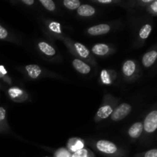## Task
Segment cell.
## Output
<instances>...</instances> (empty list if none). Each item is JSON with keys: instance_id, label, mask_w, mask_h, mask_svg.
<instances>
[{"instance_id": "obj_14", "label": "cell", "mask_w": 157, "mask_h": 157, "mask_svg": "<svg viewBox=\"0 0 157 157\" xmlns=\"http://www.w3.org/2000/svg\"><path fill=\"white\" fill-rule=\"evenodd\" d=\"M144 130L143 122H136L128 130V135L132 139H137L141 136Z\"/></svg>"}, {"instance_id": "obj_4", "label": "cell", "mask_w": 157, "mask_h": 157, "mask_svg": "<svg viewBox=\"0 0 157 157\" xmlns=\"http://www.w3.org/2000/svg\"><path fill=\"white\" fill-rule=\"evenodd\" d=\"M132 110V107L127 103H122L118 104L110 115V120L114 122L122 121L125 117H127Z\"/></svg>"}, {"instance_id": "obj_19", "label": "cell", "mask_w": 157, "mask_h": 157, "mask_svg": "<svg viewBox=\"0 0 157 157\" xmlns=\"http://www.w3.org/2000/svg\"><path fill=\"white\" fill-rule=\"evenodd\" d=\"M71 157H95V154L88 148H84L72 153Z\"/></svg>"}, {"instance_id": "obj_7", "label": "cell", "mask_w": 157, "mask_h": 157, "mask_svg": "<svg viewBox=\"0 0 157 157\" xmlns=\"http://www.w3.org/2000/svg\"><path fill=\"white\" fill-rule=\"evenodd\" d=\"M91 52L94 55L99 57L107 56L114 52V49L112 48L109 44L104 43H98L92 47Z\"/></svg>"}, {"instance_id": "obj_28", "label": "cell", "mask_w": 157, "mask_h": 157, "mask_svg": "<svg viewBox=\"0 0 157 157\" xmlns=\"http://www.w3.org/2000/svg\"><path fill=\"white\" fill-rule=\"evenodd\" d=\"M150 8L153 12L157 13V1H153L150 6Z\"/></svg>"}, {"instance_id": "obj_23", "label": "cell", "mask_w": 157, "mask_h": 157, "mask_svg": "<svg viewBox=\"0 0 157 157\" xmlns=\"http://www.w3.org/2000/svg\"><path fill=\"white\" fill-rule=\"evenodd\" d=\"M71 154L66 147H61L55 150L53 157H71Z\"/></svg>"}, {"instance_id": "obj_10", "label": "cell", "mask_w": 157, "mask_h": 157, "mask_svg": "<svg viewBox=\"0 0 157 157\" xmlns=\"http://www.w3.org/2000/svg\"><path fill=\"white\" fill-rule=\"evenodd\" d=\"M136 64L133 60H127L122 66V73L126 79H130L136 74Z\"/></svg>"}, {"instance_id": "obj_22", "label": "cell", "mask_w": 157, "mask_h": 157, "mask_svg": "<svg viewBox=\"0 0 157 157\" xmlns=\"http://www.w3.org/2000/svg\"><path fill=\"white\" fill-rule=\"evenodd\" d=\"M39 2L49 12H55L56 9V5L52 0H39Z\"/></svg>"}, {"instance_id": "obj_13", "label": "cell", "mask_w": 157, "mask_h": 157, "mask_svg": "<svg viewBox=\"0 0 157 157\" xmlns=\"http://www.w3.org/2000/svg\"><path fill=\"white\" fill-rule=\"evenodd\" d=\"M38 48L43 55L48 57H53L56 55L55 48L46 41H39L38 43Z\"/></svg>"}, {"instance_id": "obj_15", "label": "cell", "mask_w": 157, "mask_h": 157, "mask_svg": "<svg viewBox=\"0 0 157 157\" xmlns=\"http://www.w3.org/2000/svg\"><path fill=\"white\" fill-rule=\"evenodd\" d=\"M117 77V73L112 70H103L101 73V82L104 85H110Z\"/></svg>"}, {"instance_id": "obj_26", "label": "cell", "mask_w": 157, "mask_h": 157, "mask_svg": "<svg viewBox=\"0 0 157 157\" xmlns=\"http://www.w3.org/2000/svg\"><path fill=\"white\" fill-rule=\"evenodd\" d=\"M94 3H99V4L103 5H107V4H112V3H118L119 1H116V0H95V1H92Z\"/></svg>"}, {"instance_id": "obj_8", "label": "cell", "mask_w": 157, "mask_h": 157, "mask_svg": "<svg viewBox=\"0 0 157 157\" xmlns=\"http://www.w3.org/2000/svg\"><path fill=\"white\" fill-rule=\"evenodd\" d=\"M110 29H111V27L110 25L102 23V24L95 25L88 28L87 32L88 35H91V36H98V35H105V34L108 33Z\"/></svg>"}, {"instance_id": "obj_29", "label": "cell", "mask_w": 157, "mask_h": 157, "mask_svg": "<svg viewBox=\"0 0 157 157\" xmlns=\"http://www.w3.org/2000/svg\"><path fill=\"white\" fill-rule=\"evenodd\" d=\"M21 2L24 3V4L27 5V6H32L35 3L34 0H21Z\"/></svg>"}, {"instance_id": "obj_24", "label": "cell", "mask_w": 157, "mask_h": 157, "mask_svg": "<svg viewBox=\"0 0 157 157\" xmlns=\"http://www.w3.org/2000/svg\"><path fill=\"white\" fill-rule=\"evenodd\" d=\"M136 157H157V149H153L143 153L140 156H136Z\"/></svg>"}, {"instance_id": "obj_21", "label": "cell", "mask_w": 157, "mask_h": 157, "mask_svg": "<svg viewBox=\"0 0 157 157\" xmlns=\"http://www.w3.org/2000/svg\"><path fill=\"white\" fill-rule=\"evenodd\" d=\"M152 31V26L149 24H146L140 29L139 32V37L141 39H147L150 35Z\"/></svg>"}, {"instance_id": "obj_3", "label": "cell", "mask_w": 157, "mask_h": 157, "mask_svg": "<svg viewBox=\"0 0 157 157\" xmlns=\"http://www.w3.org/2000/svg\"><path fill=\"white\" fill-rule=\"evenodd\" d=\"M119 100L110 94H104L101 105L94 116V121L99 123L110 117L111 113L118 105Z\"/></svg>"}, {"instance_id": "obj_2", "label": "cell", "mask_w": 157, "mask_h": 157, "mask_svg": "<svg viewBox=\"0 0 157 157\" xmlns=\"http://www.w3.org/2000/svg\"><path fill=\"white\" fill-rule=\"evenodd\" d=\"M92 145L98 153L106 157H124L126 156V152L124 149L110 140H99L95 141Z\"/></svg>"}, {"instance_id": "obj_11", "label": "cell", "mask_w": 157, "mask_h": 157, "mask_svg": "<svg viewBox=\"0 0 157 157\" xmlns=\"http://www.w3.org/2000/svg\"><path fill=\"white\" fill-rule=\"evenodd\" d=\"M72 65L77 71L82 75H88L91 71V67L87 62L79 58H75L72 61Z\"/></svg>"}, {"instance_id": "obj_12", "label": "cell", "mask_w": 157, "mask_h": 157, "mask_svg": "<svg viewBox=\"0 0 157 157\" xmlns=\"http://www.w3.org/2000/svg\"><path fill=\"white\" fill-rule=\"evenodd\" d=\"M25 71L28 76L32 80H36L41 76L42 70L37 64H29L25 67Z\"/></svg>"}, {"instance_id": "obj_30", "label": "cell", "mask_w": 157, "mask_h": 157, "mask_svg": "<svg viewBox=\"0 0 157 157\" xmlns=\"http://www.w3.org/2000/svg\"><path fill=\"white\" fill-rule=\"evenodd\" d=\"M0 73H1L2 75H4V76H6V75H7V71L6 70L4 66L0 65Z\"/></svg>"}, {"instance_id": "obj_1", "label": "cell", "mask_w": 157, "mask_h": 157, "mask_svg": "<svg viewBox=\"0 0 157 157\" xmlns=\"http://www.w3.org/2000/svg\"><path fill=\"white\" fill-rule=\"evenodd\" d=\"M61 39L64 41V44L74 55L78 57L79 59L82 61H86L87 63H90L93 66L97 65L94 57L92 55L91 52L84 44L73 41L69 38H61Z\"/></svg>"}, {"instance_id": "obj_16", "label": "cell", "mask_w": 157, "mask_h": 157, "mask_svg": "<svg viewBox=\"0 0 157 157\" xmlns=\"http://www.w3.org/2000/svg\"><path fill=\"white\" fill-rule=\"evenodd\" d=\"M77 13L81 17H91L95 15L96 9L90 5L83 4L77 9Z\"/></svg>"}, {"instance_id": "obj_25", "label": "cell", "mask_w": 157, "mask_h": 157, "mask_svg": "<svg viewBox=\"0 0 157 157\" xmlns=\"http://www.w3.org/2000/svg\"><path fill=\"white\" fill-rule=\"evenodd\" d=\"M9 37V32L0 25V39H6Z\"/></svg>"}, {"instance_id": "obj_5", "label": "cell", "mask_w": 157, "mask_h": 157, "mask_svg": "<svg viewBox=\"0 0 157 157\" xmlns=\"http://www.w3.org/2000/svg\"><path fill=\"white\" fill-rule=\"evenodd\" d=\"M144 130L147 133H152L157 129V110H153L148 113L144 121Z\"/></svg>"}, {"instance_id": "obj_32", "label": "cell", "mask_w": 157, "mask_h": 157, "mask_svg": "<svg viewBox=\"0 0 157 157\" xmlns=\"http://www.w3.org/2000/svg\"><path fill=\"white\" fill-rule=\"evenodd\" d=\"M44 157H50V156H44Z\"/></svg>"}, {"instance_id": "obj_17", "label": "cell", "mask_w": 157, "mask_h": 157, "mask_svg": "<svg viewBox=\"0 0 157 157\" xmlns=\"http://www.w3.org/2000/svg\"><path fill=\"white\" fill-rule=\"evenodd\" d=\"M157 59V52L155 50L150 51L144 55L142 63L145 67H150L155 63Z\"/></svg>"}, {"instance_id": "obj_9", "label": "cell", "mask_w": 157, "mask_h": 157, "mask_svg": "<svg viewBox=\"0 0 157 157\" xmlns=\"http://www.w3.org/2000/svg\"><path fill=\"white\" fill-rule=\"evenodd\" d=\"M66 148L70 153H74L85 148V141L80 137H71L67 140Z\"/></svg>"}, {"instance_id": "obj_27", "label": "cell", "mask_w": 157, "mask_h": 157, "mask_svg": "<svg viewBox=\"0 0 157 157\" xmlns=\"http://www.w3.org/2000/svg\"><path fill=\"white\" fill-rule=\"evenodd\" d=\"M6 110L4 107H0V124L6 121Z\"/></svg>"}, {"instance_id": "obj_20", "label": "cell", "mask_w": 157, "mask_h": 157, "mask_svg": "<svg viewBox=\"0 0 157 157\" xmlns=\"http://www.w3.org/2000/svg\"><path fill=\"white\" fill-rule=\"evenodd\" d=\"M63 4L65 8L70 10H75L78 9L81 6V2L79 0H64Z\"/></svg>"}, {"instance_id": "obj_18", "label": "cell", "mask_w": 157, "mask_h": 157, "mask_svg": "<svg viewBox=\"0 0 157 157\" xmlns=\"http://www.w3.org/2000/svg\"><path fill=\"white\" fill-rule=\"evenodd\" d=\"M47 28L49 32L53 33L57 37H62V30H61V25L59 22L55 21H50L47 22Z\"/></svg>"}, {"instance_id": "obj_6", "label": "cell", "mask_w": 157, "mask_h": 157, "mask_svg": "<svg viewBox=\"0 0 157 157\" xmlns=\"http://www.w3.org/2000/svg\"><path fill=\"white\" fill-rule=\"evenodd\" d=\"M8 94L11 99L15 102H23L29 99V94L26 91L18 87H12L9 88Z\"/></svg>"}, {"instance_id": "obj_31", "label": "cell", "mask_w": 157, "mask_h": 157, "mask_svg": "<svg viewBox=\"0 0 157 157\" xmlns=\"http://www.w3.org/2000/svg\"><path fill=\"white\" fill-rule=\"evenodd\" d=\"M0 78H5V76H4V75H2L1 73H0Z\"/></svg>"}]
</instances>
